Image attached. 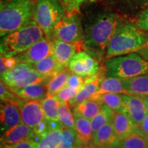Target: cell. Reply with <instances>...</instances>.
<instances>
[{
    "label": "cell",
    "instance_id": "6da1fadb",
    "mask_svg": "<svg viewBox=\"0 0 148 148\" xmlns=\"http://www.w3.org/2000/svg\"><path fill=\"white\" fill-rule=\"evenodd\" d=\"M120 23L119 17L114 13L104 12L96 16L86 26L84 33L85 50L94 58L102 57Z\"/></svg>",
    "mask_w": 148,
    "mask_h": 148
},
{
    "label": "cell",
    "instance_id": "7a4b0ae2",
    "mask_svg": "<svg viewBox=\"0 0 148 148\" xmlns=\"http://www.w3.org/2000/svg\"><path fill=\"white\" fill-rule=\"evenodd\" d=\"M145 42V36L137 23L121 22L108 43L106 58L134 52Z\"/></svg>",
    "mask_w": 148,
    "mask_h": 148
},
{
    "label": "cell",
    "instance_id": "3957f363",
    "mask_svg": "<svg viewBox=\"0 0 148 148\" xmlns=\"http://www.w3.org/2000/svg\"><path fill=\"white\" fill-rule=\"evenodd\" d=\"M45 33L34 21L27 25L9 33L1 40V54L13 56L26 51L31 46L45 38Z\"/></svg>",
    "mask_w": 148,
    "mask_h": 148
},
{
    "label": "cell",
    "instance_id": "277c9868",
    "mask_svg": "<svg viewBox=\"0 0 148 148\" xmlns=\"http://www.w3.org/2000/svg\"><path fill=\"white\" fill-rule=\"evenodd\" d=\"M34 8L32 0L1 5L0 8V36L21 28L33 21Z\"/></svg>",
    "mask_w": 148,
    "mask_h": 148
},
{
    "label": "cell",
    "instance_id": "5b68a950",
    "mask_svg": "<svg viewBox=\"0 0 148 148\" xmlns=\"http://www.w3.org/2000/svg\"><path fill=\"white\" fill-rule=\"evenodd\" d=\"M104 67L107 76L129 79L148 73V61L133 52L108 59Z\"/></svg>",
    "mask_w": 148,
    "mask_h": 148
},
{
    "label": "cell",
    "instance_id": "8992f818",
    "mask_svg": "<svg viewBox=\"0 0 148 148\" xmlns=\"http://www.w3.org/2000/svg\"><path fill=\"white\" fill-rule=\"evenodd\" d=\"M65 15V11L59 0H37L34 8L33 21L51 38L55 25Z\"/></svg>",
    "mask_w": 148,
    "mask_h": 148
},
{
    "label": "cell",
    "instance_id": "52a82bcc",
    "mask_svg": "<svg viewBox=\"0 0 148 148\" xmlns=\"http://www.w3.org/2000/svg\"><path fill=\"white\" fill-rule=\"evenodd\" d=\"M53 38L71 43H76L84 38V31L77 14L64 15L59 20L53 31Z\"/></svg>",
    "mask_w": 148,
    "mask_h": 148
},
{
    "label": "cell",
    "instance_id": "ba28073f",
    "mask_svg": "<svg viewBox=\"0 0 148 148\" xmlns=\"http://www.w3.org/2000/svg\"><path fill=\"white\" fill-rule=\"evenodd\" d=\"M69 68L72 73L85 78L93 76L100 70L99 62L96 58L85 51L75 53L70 62Z\"/></svg>",
    "mask_w": 148,
    "mask_h": 148
},
{
    "label": "cell",
    "instance_id": "9c48e42d",
    "mask_svg": "<svg viewBox=\"0 0 148 148\" xmlns=\"http://www.w3.org/2000/svg\"><path fill=\"white\" fill-rule=\"evenodd\" d=\"M53 40L50 38H43L31 46L26 51L16 55L18 62L34 64L52 55Z\"/></svg>",
    "mask_w": 148,
    "mask_h": 148
},
{
    "label": "cell",
    "instance_id": "30bf717a",
    "mask_svg": "<svg viewBox=\"0 0 148 148\" xmlns=\"http://www.w3.org/2000/svg\"><path fill=\"white\" fill-rule=\"evenodd\" d=\"M17 105L21 110L23 123L32 128L45 119L40 101L21 99Z\"/></svg>",
    "mask_w": 148,
    "mask_h": 148
},
{
    "label": "cell",
    "instance_id": "8fae6325",
    "mask_svg": "<svg viewBox=\"0 0 148 148\" xmlns=\"http://www.w3.org/2000/svg\"><path fill=\"white\" fill-rule=\"evenodd\" d=\"M81 41L76 43H71L57 39L53 40L52 55L61 66L63 68L69 67L70 62L75 53L81 51L82 47L84 49L83 42L79 45Z\"/></svg>",
    "mask_w": 148,
    "mask_h": 148
},
{
    "label": "cell",
    "instance_id": "7c38bea8",
    "mask_svg": "<svg viewBox=\"0 0 148 148\" xmlns=\"http://www.w3.org/2000/svg\"><path fill=\"white\" fill-rule=\"evenodd\" d=\"M123 99L124 104L122 111L138 126L147 114L144 98L134 95H123Z\"/></svg>",
    "mask_w": 148,
    "mask_h": 148
},
{
    "label": "cell",
    "instance_id": "4fadbf2b",
    "mask_svg": "<svg viewBox=\"0 0 148 148\" xmlns=\"http://www.w3.org/2000/svg\"><path fill=\"white\" fill-rule=\"evenodd\" d=\"M0 111L1 133L23 123L21 110L16 103L9 101H1Z\"/></svg>",
    "mask_w": 148,
    "mask_h": 148
},
{
    "label": "cell",
    "instance_id": "5bb4252c",
    "mask_svg": "<svg viewBox=\"0 0 148 148\" xmlns=\"http://www.w3.org/2000/svg\"><path fill=\"white\" fill-rule=\"evenodd\" d=\"M105 67H103L102 69L99 70L96 75L86 78L84 84L81 87L78 93L69 101L70 106H74L81 101L89 99L95 95L99 90L101 81L105 77Z\"/></svg>",
    "mask_w": 148,
    "mask_h": 148
},
{
    "label": "cell",
    "instance_id": "9a60e30c",
    "mask_svg": "<svg viewBox=\"0 0 148 148\" xmlns=\"http://www.w3.org/2000/svg\"><path fill=\"white\" fill-rule=\"evenodd\" d=\"M36 138L34 128L21 123L1 133V145L14 144L22 140Z\"/></svg>",
    "mask_w": 148,
    "mask_h": 148
},
{
    "label": "cell",
    "instance_id": "2e32d148",
    "mask_svg": "<svg viewBox=\"0 0 148 148\" xmlns=\"http://www.w3.org/2000/svg\"><path fill=\"white\" fill-rule=\"evenodd\" d=\"M114 131L119 140H122L134 131L138 126L123 111H113L111 119Z\"/></svg>",
    "mask_w": 148,
    "mask_h": 148
},
{
    "label": "cell",
    "instance_id": "e0dca14e",
    "mask_svg": "<svg viewBox=\"0 0 148 148\" xmlns=\"http://www.w3.org/2000/svg\"><path fill=\"white\" fill-rule=\"evenodd\" d=\"M119 142L111 121L103 125L93 134V143L98 147L118 148Z\"/></svg>",
    "mask_w": 148,
    "mask_h": 148
},
{
    "label": "cell",
    "instance_id": "ac0fdd59",
    "mask_svg": "<svg viewBox=\"0 0 148 148\" xmlns=\"http://www.w3.org/2000/svg\"><path fill=\"white\" fill-rule=\"evenodd\" d=\"M74 116L77 145L82 147L88 144L93 143V131L90 120L77 114H74Z\"/></svg>",
    "mask_w": 148,
    "mask_h": 148
},
{
    "label": "cell",
    "instance_id": "d6986e66",
    "mask_svg": "<svg viewBox=\"0 0 148 148\" xmlns=\"http://www.w3.org/2000/svg\"><path fill=\"white\" fill-rule=\"evenodd\" d=\"M12 89L18 97L25 100L41 101L47 95L45 82L31 84L23 88Z\"/></svg>",
    "mask_w": 148,
    "mask_h": 148
},
{
    "label": "cell",
    "instance_id": "ffe728a7",
    "mask_svg": "<svg viewBox=\"0 0 148 148\" xmlns=\"http://www.w3.org/2000/svg\"><path fill=\"white\" fill-rule=\"evenodd\" d=\"M47 79V78L32 67L18 74L10 84L9 87L11 88H23L31 84L45 82Z\"/></svg>",
    "mask_w": 148,
    "mask_h": 148
},
{
    "label": "cell",
    "instance_id": "44dd1931",
    "mask_svg": "<svg viewBox=\"0 0 148 148\" xmlns=\"http://www.w3.org/2000/svg\"><path fill=\"white\" fill-rule=\"evenodd\" d=\"M124 87L131 95L146 97L148 95V73L129 79H123Z\"/></svg>",
    "mask_w": 148,
    "mask_h": 148
},
{
    "label": "cell",
    "instance_id": "7402d4cb",
    "mask_svg": "<svg viewBox=\"0 0 148 148\" xmlns=\"http://www.w3.org/2000/svg\"><path fill=\"white\" fill-rule=\"evenodd\" d=\"M102 105V103L97 99L90 97L74 105L73 112L74 114H77L91 120L96 114L99 113Z\"/></svg>",
    "mask_w": 148,
    "mask_h": 148
},
{
    "label": "cell",
    "instance_id": "603a6c76",
    "mask_svg": "<svg viewBox=\"0 0 148 148\" xmlns=\"http://www.w3.org/2000/svg\"><path fill=\"white\" fill-rule=\"evenodd\" d=\"M72 72L69 68H65L46 80L47 95H56L58 92L65 87L68 79Z\"/></svg>",
    "mask_w": 148,
    "mask_h": 148
},
{
    "label": "cell",
    "instance_id": "cb8c5ba5",
    "mask_svg": "<svg viewBox=\"0 0 148 148\" xmlns=\"http://www.w3.org/2000/svg\"><path fill=\"white\" fill-rule=\"evenodd\" d=\"M33 68L46 78L49 79L53 75L65 69L58 63L53 55L49 56L45 58L32 64Z\"/></svg>",
    "mask_w": 148,
    "mask_h": 148
},
{
    "label": "cell",
    "instance_id": "d4e9b609",
    "mask_svg": "<svg viewBox=\"0 0 148 148\" xmlns=\"http://www.w3.org/2000/svg\"><path fill=\"white\" fill-rule=\"evenodd\" d=\"M107 92L131 95L123 86L122 79L109 76L103 79L99 86V90L95 95H100Z\"/></svg>",
    "mask_w": 148,
    "mask_h": 148
},
{
    "label": "cell",
    "instance_id": "484cf974",
    "mask_svg": "<svg viewBox=\"0 0 148 148\" xmlns=\"http://www.w3.org/2000/svg\"><path fill=\"white\" fill-rule=\"evenodd\" d=\"M92 98L97 99L113 111H122L124 104L123 94L107 92L100 95H94Z\"/></svg>",
    "mask_w": 148,
    "mask_h": 148
},
{
    "label": "cell",
    "instance_id": "4316f807",
    "mask_svg": "<svg viewBox=\"0 0 148 148\" xmlns=\"http://www.w3.org/2000/svg\"><path fill=\"white\" fill-rule=\"evenodd\" d=\"M40 101L45 118L48 121H58V112L60 102L56 95H47Z\"/></svg>",
    "mask_w": 148,
    "mask_h": 148
},
{
    "label": "cell",
    "instance_id": "83f0119b",
    "mask_svg": "<svg viewBox=\"0 0 148 148\" xmlns=\"http://www.w3.org/2000/svg\"><path fill=\"white\" fill-rule=\"evenodd\" d=\"M118 148H148V143L144 134L138 130L120 140Z\"/></svg>",
    "mask_w": 148,
    "mask_h": 148
},
{
    "label": "cell",
    "instance_id": "f1b7e54d",
    "mask_svg": "<svg viewBox=\"0 0 148 148\" xmlns=\"http://www.w3.org/2000/svg\"><path fill=\"white\" fill-rule=\"evenodd\" d=\"M60 127L49 130L44 136L40 138L36 148H58L60 138Z\"/></svg>",
    "mask_w": 148,
    "mask_h": 148
},
{
    "label": "cell",
    "instance_id": "f546056e",
    "mask_svg": "<svg viewBox=\"0 0 148 148\" xmlns=\"http://www.w3.org/2000/svg\"><path fill=\"white\" fill-rule=\"evenodd\" d=\"M112 113H113V110H111L106 105H102V107H101V110L99 111V113H97L90 120L93 134L103 125L111 121Z\"/></svg>",
    "mask_w": 148,
    "mask_h": 148
},
{
    "label": "cell",
    "instance_id": "4dcf8cb0",
    "mask_svg": "<svg viewBox=\"0 0 148 148\" xmlns=\"http://www.w3.org/2000/svg\"><path fill=\"white\" fill-rule=\"evenodd\" d=\"M69 103H60L58 117L62 125L75 130V116L70 109Z\"/></svg>",
    "mask_w": 148,
    "mask_h": 148
},
{
    "label": "cell",
    "instance_id": "1f68e13d",
    "mask_svg": "<svg viewBox=\"0 0 148 148\" xmlns=\"http://www.w3.org/2000/svg\"><path fill=\"white\" fill-rule=\"evenodd\" d=\"M60 143L58 148H73L77 143L76 133L74 129L62 125Z\"/></svg>",
    "mask_w": 148,
    "mask_h": 148
},
{
    "label": "cell",
    "instance_id": "d6a6232c",
    "mask_svg": "<svg viewBox=\"0 0 148 148\" xmlns=\"http://www.w3.org/2000/svg\"><path fill=\"white\" fill-rule=\"evenodd\" d=\"M107 4L118 10H134L147 4L148 0H104Z\"/></svg>",
    "mask_w": 148,
    "mask_h": 148
},
{
    "label": "cell",
    "instance_id": "836d02e7",
    "mask_svg": "<svg viewBox=\"0 0 148 148\" xmlns=\"http://www.w3.org/2000/svg\"><path fill=\"white\" fill-rule=\"evenodd\" d=\"M0 98L1 101H9L18 104L21 98L18 97L11 88L7 86L1 79L0 82Z\"/></svg>",
    "mask_w": 148,
    "mask_h": 148
},
{
    "label": "cell",
    "instance_id": "e575fe53",
    "mask_svg": "<svg viewBox=\"0 0 148 148\" xmlns=\"http://www.w3.org/2000/svg\"><path fill=\"white\" fill-rule=\"evenodd\" d=\"M65 11V15L77 14V12L86 0H60Z\"/></svg>",
    "mask_w": 148,
    "mask_h": 148
},
{
    "label": "cell",
    "instance_id": "d590c367",
    "mask_svg": "<svg viewBox=\"0 0 148 148\" xmlns=\"http://www.w3.org/2000/svg\"><path fill=\"white\" fill-rule=\"evenodd\" d=\"M80 88H71L66 86L56 94V97L60 103H69V101L78 93Z\"/></svg>",
    "mask_w": 148,
    "mask_h": 148
},
{
    "label": "cell",
    "instance_id": "8d00e7d4",
    "mask_svg": "<svg viewBox=\"0 0 148 148\" xmlns=\"http://www.w3.org/2000/svg\"><path fill=\"white\" fill-rule=\"evenodd\" d=\"M19 62H18L16 56H7L1 54L0 57V73L1 76L4 74L8 70L12 69Z\"/></svg>",
    "mask_w": 148,
    "mask_h": 148
},
{
    "label": "cell",
    "instance_id": "74e56055",
    "mask_svg": "<svg viewBox=\"0 0 148 148\" xmlns=\"http://www.w3.org/2000/svg\"><path fill=\"white\" fill-rule=\"evenodd\" d=\"M37 143L38 141L35 138H29L14 144L1 145L0 148H36Z\"/></svg>",
    "mask_w": 148,
    "mask_h": 148
},
{
    "label": "cell",
    "instance_id": "f35d334b",
    "mask_svg": "<svg viewBox=\"0 0 148 148\" xmlns=\"http://www.w3.org/2000/svg\"><path fill=\"white\" fill-rule=\"evenodd\" d=\"M85 77L80 76L77 74L71 73L68 79L66 86L71 88H81L85 82Z\"/></svg>",
    "mask_w": 148,
    "mask_h": 148
},
{
    "label": "cell",
    "instance_id": "ab89813d",
    "mask_svg": "<svg viewBox=\"0 0 148 148\" xmlns=\"http://www.w3.org/2000/svg\"><path fill=\"white\" fill-rule=\"evenodd\" d=\"M49 130L50 129H49L48 120L46 119H43L34 128L35 137L40 139V138L42 137V136H44Z\"/></svg>",
    "mask_w": 148,
    "mask_h": 148
},
{
    "label": "cell",
    "instance_id": "60d3db41",
    "mask_svg": "<svg viewBox=\"0 0 148 148\" xmlns=\"http://www.w3.org/2000/svg\"><path fill=\"white\" fill-rule=\"evenodd\" d=\"M136 23L142 30L148 32V8L140 14Z\"/></svg>",
    "mask_w": 148,
    "mask_h": 148
},
{
    "label": "cell",
    "instance_id": "b9f144b4",
    "mask_svg": "<svg viewBox=\"0 0 148 148\" xmlns=\"http://www.w3.org/2000/svg\"><path fill=\"white\" fill-rule=\"evenodd\" d=\"M136 53L141 56L143 58L148 61V40L143 43V45L136 51Z\"/></svg>",
    "mask_w": 148,
    "mask_h": 148
},
{
    "label": "cell",
    "instance_id": "7bdbcfd3",
    "mask_svg": "<svg viewBox=\"0 0 148 148\" xmlns=\"http://www.w3.org/2000/svg\"><path fill=\"white\" fill-rule=\"evenodd\" d=\"M138 130L144 134L148 133V113L144 118L141 123L138 126Z\"/></svg>",
    "mask_w": 148,
    "mask_h": 148
},
{
    "label": "cell",
    "instance_id": "ee69618b",
    "mask_svg": "<svg viewBox=\"0 0 148 148\" xmlns=\"http://www.w3.org/2000/svg\"><path fill=\"white\" fill-rule=\"evenodd\" d=\"M23 1V0H1V5L9 4V3L18 2V1Z\"/></svg>",
    "mask_w": 148,
    "mask_h": 148
},
{
    "label": "cell",
    "instance_id": "f6af8a7d",
    "mask_svg": "<svg viewBox=\"0 0 148 148\" xmlns=\"http://www.w3.org/2000/svg\"><path fill=\"white\" fill-rule=\"evenodd\" d=\"M81 148H99V147H98L97 145H95L94 143H91L90 144H88V145H86L83 146V147H82Z\"/></svg>",
    "mask_w": 148,
    "mask_h": 148
},
{
    "label": "cell",
    "instance_id": "bcb514c9",
    "mask_svg": "<svg viewBox=\"0 0 148 148\" xmlns=\"http://www.w3.org/2000/svg\"><path fill=\"white\" fill-rule=\"evenodd\" d=\"M143 98H144L145 106H146V108H147V113H148V95L146 96V97H144Z\"/></svg>",
    "mask_w": 148,
    "mask_h": 148
},
{
    "label": "cell",
    "instance_id": "7dc6e473",
    "mask_svg": "<svg viewBox=\"0 0 148 148\" xmlns=\"http://www.w3.org/2000/svg\"><path fill=\"white\" fill-rule=\"evenodd\" d=\"M144 135H145L146 140H147V143H148V133H147V134H145Z\"/></svg>",
    "mask_w": 148,
    "mask_h": 148
},
{
    "label": "cell",
    "instance_id": "c3c4849f",
    "mask_svg": "<svg viewBox=\"0 0 148 148\" xmlns=\"http://www.w3.org/2000/svg\"><path fill=\"white\" fill-rule=\"evenodd\" d=\"M73 148H81V147H79V146L78 145H77V144H76V145L74 146Z\"/></svg>",
    "mask_w": 148,
    "mask_h": 148
},
{
    "label": "cell",
    "instance_id": "681fc988",
    "mask_svg": "<svg viewBox=\"0 0 148 148\" xmlns=\"http://www.w3.org/2000/svg\"><path fill=\"white\" fill-rule=\"evenodd\" d=\"M99 148H110V147H99Z\"/></svg>",
    "mask_w": 148,
    "mask_h": 148
}]
</instances>
